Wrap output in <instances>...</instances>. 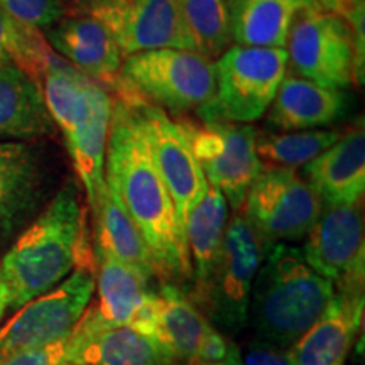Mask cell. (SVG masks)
<instances>
[{"instance_id": "obj_7", "label": "cell", "mask_w": 365, "mask_h": 365, "mask_svg": "<svg viewBox=\"0 0 365 365\" xmlns=\"http://www.w3.org/2000/svg\"><path fill=\"white\" fill-rule=\"evenodd\" d=\"M93 291L95 264H80L56 287L27 301L0 327V357L68 339L88 308Z\"/></svg>"}, {"instance_id": "obj_15", "label": "cell", "mask_w": 365, "mask_h": 365, "mask_svg": "<svg viewBox=\"0 0 365 365\" xmlns=\"http://www.w3.org/2000/svg\"><path fill=\"white\" fill-rule=\"evenodd\" d=\"M364 314L362 289H336L325 313L287 350L293 365H345Z\"/></svg>"}, {"instance_id": "obj_14", "label": "cell", "mask_w": 365, "mask_h": 365, "mask_svg": "<svg viewBox=\"0 0 365 365\" xmlns=\"http://www.w3.org/2000/svg\"><path fill=\"white\" fill-rule=\"evenodd\" d=\"M41 34L59 58L112 90L124 54L103 24L90 16L73 14L59 19Z\"/></svg>"}, {"instance_id": "obj_3", "label": "cell", "mask_w": 365, "mask_h": 365, "mask_svg": "<svg viewBox=\"0 0 365 365\" xmlns=\"http://www.w3.org/2000/svg\"><path fill=\"white\" fill-rule=\"evenodd\" d=\"M335 293V284L313 271L301 247L269 244L249 304L259 340L289 350L325 313Z\"/></svg>"}, {"instance_id": "obj_21", "label": "cell", "mask_w": 365, "mask_h": 365, "mask_svg": "<svg viewBox=\"0 0 365 365\" xmlns=\"http://www.w3.org/2000/svg\"><path fill=\"white\" fill-rule=\"evenodd\" d=\"M317 6L318 0H227L232 41L254 48H286L294 17Z\"/></svg>"}, {"instance_id": "obj_18", "label": "cell", "mask_w": 365, "mask_h": 365, "mask_svg": "<svg viewBox=\"0 0 365 365\" xmlns=\"http://www.w3.org/2000/svg\"><path fill=\"white\" fill-rule=\"evenodd\" d=\"M303 175L323 205L362 202L365 191V132L362 124L340 135L331 148L304 164Z\"/></svg>"}, {"instance_id": "obj_13", "label": "cell", "mask_w": 365, "mask_h": 365, "mask_svg": "<svg viewBox=\"0 0 365 365\" xmlns=\"http://www.w3.org/2000/svg\"><path fill=\"white\" fill-rule=\"evenodd\" d=\"M137 103L143 112L158 170L170 190L178 222L186 234V220L191 210L202 202L210 185L202 166L196 161L180 122L173 120L168 112L161 108L140 102Z\"/></svg>"}, {"instance_id": "obj_5", "label": "cell", "mask_w": 365, "mask_h": 365, "mask_svg": "<svg viewBox=\"0 0 365 365\" xmlns=\"http://www.w3.org/2000/svg\"><path fill=\"white\" fill-rule=\"evenodd\" d=\"M284 48L234 44L217 58L215 95L200 108L203 122L250 124L267 112L287 73Z\"/></svg>"}, {"instance_id": "obj_22", "label": "cell", "mask_w": 365, "mask_h": 365, "mask_svg": "<svg viewBox=\"0 0 365 365\" xmlns=\"http://www.w3.org/2000/svg\"><path fill=\"white\" fill-rule=\"evenodd\" d=\"M110 115L112 95L108 93V88L100 85L86 115L66 134H63L73 166L85 188L86 203L90 208L93 207L98 190L105 182L103 164Z\"/></svg>"}, {"instance_id": "obj_10", "label": "cell", "mask_w": 365, "mask_h": 365, "mask_svg": "<svg viewBox=\"0 0 365 365\" xmlns=\"http://www.w3.org/2000/svg\"><path fill=\"white\" fill-rule=\"evenodd\" d=\"M322 200L303 176L289 168L264 166L239 212L266 242H293L309 234Z\"/></svg>"}, {"instance_id": "obj_34", "label": "cell", "mask_w": 365, "mask_h": 365, "mask_svg": "<svg viewBox=\"0 0 365 365\" xmlns=\"http://www.w3.org/2000/svg\"><path fill=\"white\" fill-rule=\"evenodd\" d=\"M242 365H293L287 350L255 340L242 355Z\"/></svg>"}, {"instance_id": "obj_25", "label": "cell", "mask_w": 365, "mask_h": 365, "mask_svg": "<svg viewBox=\"0 0 365 365\" xmlns=\"http://www.w3.org/2000/svg\"><path fill=\"white\" fill-rule=\"evenodd\" d=\"M227 223L228 203L225 196L213 186H208L203 200L191 210L186 220V242L195 279V298L191 301L203 293L215 269L218 255L222 252Z\"/></svg>"}, {"instance_id": "obj_11", "label": "cell", "mask_w": 365, "mask_h": 365, "mask_svg": "<svg viewBox=\"0 0 365 365\" xmlns=\"http://www.w3.org/2000/svg\"><path fill=\"white\" fill-rule=\"evenodd\" d=\"M293 73L314 83L346 90L354 85V48L350 27L339 14L309 7L291 24L286 41Z\"/></svg>"}, {"instance_id": "obj_26", "label": "cell", "mask_w": 365, "mask_h": 365, "mask_svg": "<svg viewBox=\"0 0 365 365\" xmlns=\"http://www.w3.org/2000/svg\"><path fill=\"white\" fill-rule=\"evenodd\" d=\"M159 317L156 339L178 362L195 357L196 349L213 325L198 307L175 284H163L158 291Z\"/></svg>"}, {"instance_id": "obj_24", "label": "cell", "mask_w": 365, "mask_h": 365, "mask_svg": "<svg viewBox=\"0 0 365 365\" xmlns=\"http://www.w3.org/2000/svg\"><path fill=\"white\" fill-rule=\"evenodd\" d=\"M41 170L27 143H0V237L27 215L38 198Z\"/></svg>"}, {"instance_id": "obj_8", "label": "cell", "mask_w": 365, "mask_h": 365, "mask_svg": "<svg viewBox=\"0 0 365 365\" xmlns=\"http://www.w3.org/2000/svg\"><path fill=\"white\" fill-rule=\"evenodd\" d=\"M71 6L73 14L107 27L124 58L161 48L198 51L180 0H76Z\"/></svg>"}, {"instance_id": "obj_36", "label": "cell", "mask_w": 365, "mask_h": 365, "mask_svg": "<svg viewBox=\"0 0 365 365\" xmlns=\"http://www.w3.org/2000/svg\"><path fill=\"white\" fill-rule=\"evenodd\" d=\"M176 365H242V354L240 350L232 355L230 359H227L225 362H217V364H208V362H198V360H186V362H178Z\"/></svg>"}, {"instance_id": "obj_4", "label": "cell", "mask_w": 365, "mask_h": 365, "mask_svg": "<svg viewBox=\"0 0 365 365\" xmlns=\"http://www.w3.org/2000/svg\"><path fill=\"white\" fill-rule=\"evenodd\" d=\"M112 90L164 112H198L215 95V65L190 49H150L124 58Z\"/></svg>"}, {"instance_id": "obj_27", "label": "cell", "mask_w": 365, "mask_h": 365, "mask_svg": "<svg viewBox=\"0 0 365 365\" xmlns=\"http://www.w3.org/2000/svg\"><path fill=\"white\" fill-rule=\"evenodd\" d=\"M340 130L335 129L291 130L282 134L267 132L261 135L257 134L255 149L262 164L296 170L325 153L340 139Z\"/></svg>"}, {"instance_id": "obj_1", "label": "cell", "mask_w": 365, "mask_h": 365, "mask_svg": "<svg viewBox=\"0 0 365 365\" xmlns=\"http://www.w3.org/2000/svg\"><path fill=\"white\" fill-rule=\"evenodd\" d=\"M103 180L144 237L158 279L171 284L193 277L186 234L158 170L137 102L112 98Z\"/></svg>"}, {"instance_id": "obj_19", "label": "cell", "mask_w": 365, "mask_h": 365, "mask_svg": "<svg viewBox=\"0 0 365 365\" xmlns=\"http://www.w3.org/2000/svg\"><path fill=\"white\" fill-rule=\"evenodd\" d=\"M97 301L85 309L78 325L85 330L129 325L137 304L149 291V279L129 264L93 249Z\"/></svg>"}, {"instance_id": "obj_37", "label": "cell", "mask_w": 365, "mask_h": 365, "mask_svg": "<svg viewBox=\"0 0 365 365\" xmlns=\"http://www.w3.org/2000/svg\"><path fill=\"white\" fill-rule=\"evenodd\" d=\"M6 313H7V308H6V304H4V301L0 299V322H2V318L6 317Z\"/></svg>"}, {"instance_id": "obj_20", "label": "cell", "mask_w": 365, "mask_h": 365, "mask_svg": "<svg viewBox=\"0 0 365 365\" xmlns=\"http://www.w3.org/2000/svg\"><path fill=\"white\" fill-rule=\"evenodd\" d=\"M54 127L38 81L14 63H0V143H27L51 135Z\"/></svg>"}, {"instance_id": "obj_16", "label": "cell", "mask_w": 365, "mask_h": 365, "mask_svg": "<svg viewBox=\"0 0 365 365\" xmlns=\"http://www.w3.org/2000/svg\"><path fill=\"white\" fill-rule=\"evenodd\" d=\"M349 108L350 98L344 90L286 73L267 108V125L284 132L325 129L339 122Z\"/></svg>"}, {"instance_id": "obj_32", "label": "cell", "mask_w": 365, "mask_h": 365, "mask_svg": "<svg viewBox=\"0 0 365 365\" xmlns=\"http://www.w3.org/2000/svg\"><path fill=\"white\" fill-rule=\"evenodd\" d=\"M354 48V83L364 85L365 78V0H359L345 12Z\"/></svg>"}, {"instance_id": "obj_12", "label": "cell", "mask_w": 365, "mask_h": 365, "mask_svg": "<svg viewBox=\"0 0 365 365\" xmlns=\"http://www.w3.org/2000/svg\"><path fill=\"white\" fill-rule=\"evenodd\" d=\"M304 259L335 289H364V215L360 203L323 205L304 237Z\"/></svg>"}, {"instance_id": "obj_29", "label": "cell", "mask_w": 365, "mask_h": 365, "mask_svg": "<svg viewBox=\"0 0 365 365\" xmlns=\"http://www.w3.org/2000/svg\"><path fill=\"white\" fill-rule=\"evenodd\" d=\"M49 53L51 48L39 31L21 26L0 7V63H14L39 83Z\"/></svg>"}, {"instance_id": "obj_9", "label": "cell", "mask_w": 365, "mask_h": 365, "mask_svg": "<svg viewBox=\"0 0 365 365\" xmlns=\"http://www.w3.org/2000/svg\"><path fill=\"white\" fill-rule=\"evenodd\" d=\"M208 185L225 196L239 212L255 178L264 170L257 156V130L234 122H180Z\"/></svg>"}, {"instance_id": "obj_35", "label": "cell", "mask_w": 365, "mask_h": 365, "mask_svg": "<svg viewBox=\"0 0 365 365\" xmlns=\"http://www.w3.org/2000/svg\"><path fill=\"white\" fill-rule=\"evenodd\" d=\"M357 2L359 0H318L319 7H322L323 11L339 14L341 17H344L345 12Z\"/></svg>"}, {"instance_id": "obj_17", "label": "cell", "mask_w": 365, "mask_h": 365, "mask_svg": "<svg viewBox=\"0 0 365 365\" xmlns=\"http://www.w3.org/2000/svg\"><path fill=\"white\" fill-rule=\"evenodd\" d=\"M70 365H176L158 340L122 325L85 330L76 323L68 339Z\"/></svg>"}, {"instance_id": "obj_30", "label": "cell", "mask_w": 365, "mask_h": 365, "mask_svg": "<svg viewBox=\"0 0 365 365\" xmlns=\"http://www.w3.org/2000/svg\"><path fill=\"white\" fill-rule=\"evenodd\" d=\"M0 7L21 26L39 33L66 16V7L59 0H0Z\"/></svg>"}, {"instance_id": "obj_31", "label": "cell", "mask_w": 365, "mask_h": 365, "mask_svg": "<svg viewBox=\"0 0 365 365\" xmlns=\"http://www.w3.org/2000/svg\"><path fill=\"white\" fill-rule=\"evenodd\" d=\"M70 339V336H68ZM68 339L38 349L19 350L0 357V365H70Z\"/></svg>"}, {"instance_id": "obj_6", "label": "cell", "mask_w": 365, "mask_h": 365, "mask_svg": "<svg viewBox=\"0 0 365 365\" xmlns=\"http://www.w3.org/2000/svg\"><path fill=\"white\" fill-rule=\"evenodd\" d=\"M269 244L242 212L228 220L215 269L203 293L193 301L207 309L217 330L234 333L247 325L250 293Z\"/></svg>"}, {"instance_id": "obj_2", "label": "cell", "mask_w": 365, "mask_h": 365, "mask_svg": "<svg viewBox=\"0 0 365 365\" xmlns=\"http://www.w3.org/2000/svg\"><path fill=\"white\" fill-rule=\"evenodd\" d=\"M93 261L86 208L66 182L0 261V299L7 312L56 287L76 266Z\"/></svg>"}, {"instance_id": "obj_38", "label": "cell", "mask_w": 365, "mask_h": 365, "mask_svg": "<svg viewBox=\"0 0 365 365\" xmlns=\"http://www.w3.org/2000/svg\"><path fill=\"white\" fill-rule=\"evenodd\" d=\"M63 2V0H61ZM65 2H70V4H73V2H76V0H65Z\"/></svg>"}, {"instance_id": "obj_28", "label": "cell", "mask_w": 365, "mask_h": 365, "mask_svg": "<svg viewBox=\"0 0 365 365\" xmlns=\"http://www.w3.org/2000/svg\"><path fill=\"white\" fill-rule=\"evenodd\" d=\"M186 27L198 53L210 59L230 48V19L227 0H180Z\"/></svg>"}, {"instance_id": "obj_23", "label": "cell", "mask_w": 365, "mask_h": 365, "mask_svg": "<svg viewBox=\"0 0 365 365\" xmlns=\"http://www.w3.org/2000/svg\"><path fill=\"white\" fill-rule=\"evenodd\" d=\"M90 210L93 217V249L129 264L149 281L154 279L156 267L144 237L105 182Z\"/></svg>"}, {"instance_id": "obj_33", "label": "cell", "mask_w": 365, "mask_h": 365, "mask_svg": "<svg viewBox=\"0 0 365 365\" xmlns=\"http://www.w3.org/2000/svg\"><path fill=\"white\" fill-rule=\"evenodd\" d=\"M237 350H239V346H237L234 341L225 339L223 333H220V330L212 327L207 331V335L203 336L202 341H200L195 357L191 360H198V362L208 364L225 362V360L230 359Z\"/></svg>"}]
</instances>
